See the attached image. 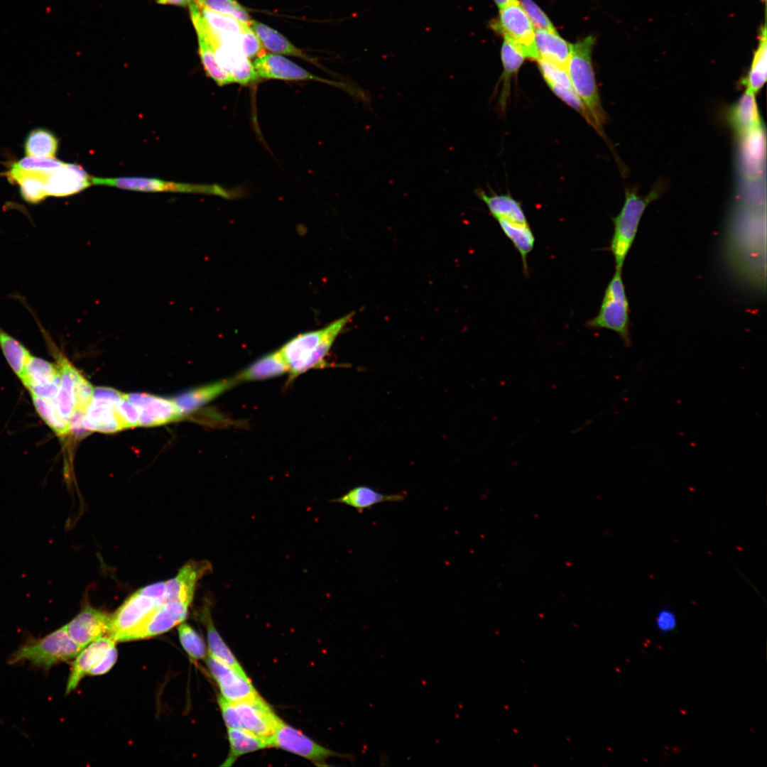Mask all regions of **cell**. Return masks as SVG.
I'll return each mask as SVG.
<instances>
[{
  "instance_id": "37",
  "label": "cell",
  "mask_w": 767,
  "mask_h": 767,
  "mask_svg": "<svg viewBox=\"0 0 767 767\" xmlns=\"http://www.w3.org/2000/svg\"><path fill=\"white\" fill-rule=\"evenodd\" d=\"M58 141L49 131L37 129L31 131L24 144L26 156L55 158Z\"/></svg>"
},
{
  "instance_id": "27",
  "label": "cell",
  "mask_w": 767,
  "mask_h": 767,
  "mask_svg": "<svg viewBox=\"0 0 767 767\" xmlns=\"http://www.w3.org/2000/svg\"><path fill=\"white\" fill-rule=\"evenodd\" d=\"M477 197L487 207L490 214L496 220L504 219L510 222L527 223V219L521 205L509 194H486L479 188L475 190Z\"/></svg>"
},
{
  "instance_id": "47",
  "label": "cell",
  "mask_w": 767,
  "mask_h": 767,
  "mask_svg": "<svg viewBox=\"0 0 767 767\" xmlns=\"http://www.w3.org/2000/svg\"><path fill=\"white\" fill-rule=\"evenodd\" d=\"M239 47L241 53L249 59L258 57L263 50L261 40L250 27L239 33Z\"/></svg>"
},
{
  "instance_id": "3",
  "label": "cell",
  "mask_w": 767,
  "mask_h": 767,
  "mask_svg": "<svg viewBox=\"0 0 767 767\" xmlns=\"http://www.w3.org/2000/svg\"><path fill=\"white\" fill-rule=\"evenodd\" d=\"M663 190L664 186L658 183L646 196L641 197L636 188L626 189L623 207L620 212L612 218L614 227L609 250L614 258L616 269H622L646 207L659 198Z\"/></svg>"
},
{
  "instance_id": "44",
  "label": "cell",
  "mask_w": 767,
  "mask_h": 767,
  "mask_svg": "<svg viewBox=\"0 0 767 767\" xmlns=\"http://www.w3.org/2000/svg\"><path fill=\"white\" fill-rule=\"evenodd\" d=\"M194 2L205 6L206 7L217 12L231 16L239 21L250 25L251 21L249 13L236 0H192Z\"/></svg>"
},
{
  "instance_id": "30",
  "label": "cell",
  "mask_w": 767,
  "mask_h": 767,
  "mask_svg": "<svg viewBox=\"0 0 767 767\" xmlns=\"http://www.w3.org/2000/svg\"><path fill=\"white\" fill-rule=\"evenodd\" d=\"M526 58L510 43L504 40L501 48L503 72L499 79L501 85L499 99L501 109H505L511 92V78L516 75Z\"/></svg>"
},
{
  "instance_id": "56",
  "label": "cell",
  "mask_w": 767,
  "mask_h": 767,
  "mask_svg": "<svg viewBox=\"0 0 767 767\" xmlns=\"http://www.w3.org/2000/svg\"><path fill=\"white\" fill-rule=\"evenodd\" d=\"M762 1H763V2H765V3H766V0H762Z\"/></svg>"
},
{
  "instance_id": "23",
  "label": "cell",
  "mask_w": 767,
  "mask_h": 767,
  "mask_svg": "<svg viewBox=\"0 0 767 767\" xmlns=\"http://www.w3.org/2000/svg\"><path fill=\"white\" fill-rule=\"evenodd\" d=\"M288 364L278 349L256 360L239 372L234 379L238 384L275 378L288 374Z\"/></svg>"
},
{
  "instance_id": "8",
  "label": "cell",
  "mask_w": 767,
  "mask_h": 767,
  "mask_svg": "<svg viewBox=\"0 0 767 767\" xmlns=\"http://www.w3.org/2000/svg\"><path fill=\"white\" fill-rule=\"evenodd\" d=\"M92 185H107L129 190L196 193L220 196L224 198L232 197V192L217 184H190L143 177H92Z\"/></svg>"
},
{
  "instance_id": "48",
  "label": "cell",
  "mask_w": 767,
  "mask_h": 767,
  "mask_svg": "<svg viewBox=\"0 0 767 767\" xmlns=\"http://www.w3.org/2000/svg\"><path fill=\"white\" fill-rule=\"evenodd\" d=\"M116 408L125 428L139 426L138 410L128 399L126 393H124L116 405Z\"/></svg>"
},
{
  "instance_id": "25",
  "label": "cell",
  "mask_w": 767,
  "mask_h": 767,
  "mask_svg": "<svg viewBox=\"0 0 767 767\" xmlns=\"http://www.w3.org/2000/svg\"><path fill=\"white\" fill-rule=\"evenodd\" d=\"M535 43L539 58L566 67L572 43L556 31L535 29Z\"/></svg>"
},
{
  "instance_id": "29",
  "label": "cell",
  "mask_w": 767,
  "mask_h": 767,
  "mask_svg": "<svg viewBox=\"0 0 767 767\" xmlns=\"http://www.w3.org/2000/svg\"><path fill=\"white\" fill-rule=\"evenodd\" d=\"M250 28L258 36L263 46L275 53L296 56L315 63L313 59L292 44L282 34L271 27L255 20H251Z\"/></svg>"
},
{
  "instance_id": "55",
  "label": "cell",
  "mask_w": 767,
  "mask_h": 767,
  "mask_svg": "<svg viewBox=\"0 0 767 767\" xmlns=\"http://www.w3.org/2000/svg\"><path fill=\"white\" fill-rule=\"evenodd\" d=\"M496 6L499 9L511 0H493Z\"/></svg>"
},
{
  "instance_id": "14",
  "label": "cell",
  "mask_w": 767,
  "mask_h": 767,
  "mask_svg": "<svg viewBox=\"0 0 767 767\" xmlns=\"http://www.w3.org/2000/svg\"><path fill=\"white\" fill-rule=\"evenodd\" d=\"M111 615L85 604L65 625L71 638L82 648L95 640L109 636Z\"/></svg>"
},
{
  "instance_id": "12",
  "label": "cell",
  "mask_w": 767,
  "mask_h": 767,
  "mask_svg": "<svg viewBox=\"0 0 767 767\" xmlns=\"http://www.w3.org/2000/svg\"><path fill=\"white\" fill-rule=\"evenodd\" d=\"M253 65L259 79L287 81L311 80L342 86V84L339 82L313 75L289 59L279 55L264 53L259 55L254 60Z\"/></svg>"
},
{
  "instance_id": "41",
  "label": "cell",
  "mask_w": 767,
  "mask_h": 767,
  "mask_svg": "<svg viewBox=\"0 0 767 767\" xmlns=\"http://www.w3.org/2000/svg\"><path fill=\"white\" fill-rule=\"evenodd\" d=\"M198 42L199 54L206 75L220 87L232 83V79L217 62L211 45L201 37H198Z\"/></svg>"
},
{
  "instance_id": "17",
  "label": "cell",
  "mask_w": 767,
  "mask_h": 767,
  "mask_svg": "<svg viewBox=\"0 0 767 767\" xmlns=\"http://www.w3.org/2000/svg\"><path fill=\"white\" fill-rule=\"evenodd\" d=\"M139 413V426H157L180 418L173 399L143 393L126 394Z\"/></svg>"
},
{
  "instance_id": "35",
  "label": "cell",
  "mask_w": 767,
  "mask_h": 767,
  "mask_svg": "<svg viewBox=\"0 0 767 767\" xmlns=\"http://www.w3.org/2000/svg\"><path fill=\"white\" fill-rule=\"evenodd\" d=\"M49 175L23 173L8 177V179L18 184L21 195L25 201L31 204H38L48 197L45 185Z\"/></svg>"
},
{
  "instance_id": "46",
  "label": "cell",
  "mask_w": 767,
  "mask_h": 767,
  "mask_svg": "<svg viewBox=\"0 0 767 767\" xmlns=\"http://www.w3.org/2000/svg\"><path fill=\"white\" fill-rule=\"evenodd\" d=\"M75 409L85 410L94 392L90 383L75 367L72 370Z\"/></svg>"
},
{
  "instance_id": "36",
  "label": "cell",
  "mask_w": 767,
  "mask_h": 767,
  "mask_svg": "<svg viewBox=\"0 0 767 767\" xmlns=\"http://www.w3.org/2000/svg\"><path fill=\"white\" fill-rule=\"evenodd\" d=\"M60 378V372L57 365L31 355L26 363L21 381L28 387L33 384H50Z\"/></svg>"
},
{
  "instance_id": "4",
  "label": "cell",
  "mask_w": 767,
  "mask_h": 767,
  "mask_svg": "<svg viewBox=\"0 0 767 767\" xmlns=\"http://www.w3.org/2000/svg\"><path fill=\"white\" fill-rule=\"evenodd\" d=\"M82 649L69 635L65 625L43 637L26 641L11 653L8 663L28 662L48 671L55 665L74 659Z\"/></svg>"
},
{
  "instance_id": "19",
  "label": "cell",
  "mask_w": 767,
  "mask_h": 767,
  "mask_svg": "<svg viewBox=\"0 0 767 767\" xmlns=\"http://www.w3.org/2000/svg\"><path fill=\"white\" fill-rule=\"evenodd\" d=\"M92 178L80 165L65 163L48 176L45 193L54 197L78 193L92 185Z\"/></svg>"
},
{
  "instance_id": "13",
  "label": "cell",
  "mask_w": 767,
  "mask_h": 767,
  "mask_svg": "<svg viewBox=\"0 0 767 767\" xmlns=\"http://www.w3.org/2000/svg\"><path fill=\"white\" fill-rule=\"evenodd\" d=\"M205 659L208 669L219 686L221 696L225 700L236 702L259 695L248 677L241 675L210 654Z\"/></svg>"
},
{
  "instance_id": "9",
  "label": "cell",
  "mask_w": 767,
  "mask_h": 767,
  "mask_svg": "<svg viewBox=\"0 0 767 767\" xmlns=\"http://www.w3.org/2000/svg\"><path fill=\"white\" fill-rule=\"evenodd\" d=\"M124 393L107 387L94 389L92 398L87 406L83 425L89 432L115 433L125 429L117 411L116 405Z\"/></svg>"
},
{
  "instance_id": "32",
  "label": "cell",
  "mask_w": 767,
  "mask_h": 767,
  "mask_svg": "<svg viewBox=\"0 0 767 767\" xmlns=\"http://www.w3.org/2000/svg\"><path fill=\"white\" fill-rule=\"evenodd\" d=\"M505 234L518 251L524 273H528L527 257L533 250L535 236L528 222L520 223L504 219L496 220Z\"/></svg>"
},
{
  "instance_id": "21",
  "label": "cell",
  "mask_w": 767,
  "mask_h": 767,
  "mask_svg": "<svg viewBox=\"0 0 767 767\" xmlns=\"http://www.w3.org/2000/svg\"><path fill=\"white\" fill-rule=\"evenodd\" d=\"M236 385V382L232 377L192 388L173 400L181 417L197 410Z\"/></svg>"
},
{
  "instance_id": "18",
  "label": "cell",
  "mask_w": 767,
  "mask_h": 767,
  "mask_svg": "<svg viewBox=\"0 0 767 767\" xmlns=\"http://www.w3.org/2000/svg\"><path fill=\"white\" fill-rule=\"evenodd\" d=\"M211 570L210 562L205 560L187 562L175 577L165 582V601L178 600L190 605L197 582Z\"/></svg>"
},
{
  "instance_id": "20",
  "label": "cell",
  "mask_w": 767,
  "mask_h": 767,
  "mask_svg": "<svg viewBox=\"0 0 767 767\" xmlns=\"http://www.w3.org/2000/svg\"><path fill=\"white\" fill-rule=\"evenodd\" d=\"M115 643L110 636H103L90 643L79 652L72 663L66 685V695L76 689L80 680L88 675L106 653L115 646Z\"/></svg>"
},
{
  "instance_id": "33",
  "label": "cell",
  "mask_w": 767,
  "mask_h": 767,
  "mask_svg": "<svg viewBox=\"0 0 767 767\" xmlns=\"http://www.w3.org/2000/svg\"><path fill=\"white\" fill-rule=\"evenodd\" d=\"M202 619L206 625L210 654L235 670L241 675L247 677L236 658L216 630L210 617L209 607H204L202 612Z\"/></svg>"
},
{
  "instance_id": "42",
  "label": "cell",
  "mask_w": 767,
  "mask_h": 767,
  "mask_svg": "<svg viewBox=\"0 0 767 767\" xmlns=\"http://www.w3.org/2000/svg\"><path fill=\"white\" fill-rule=\"evenodd\" d=\"M180 643L188 654L195 660L206 658V646L200 635L188 624H182L178 627Z\"/></svg>"
},
{
  "instance_id": "11",
  "label": "cell",
  "mask_w": 767,
  "mask_h": 767,
  "mask_svg": "<svg viewBox=\"0 0 767 767\" xmlns=\"http://www.w3.org/2000/svg\"><path fill=\"white\" fill-rule=\"evenodd\" d=\"M269 748L281 749L304 757L317 766H325L327 758L337 754L315 743L282 719L273 734L267 738Z\"/></svg>"
},
{
  "instance_id": "1",
  "label": "cell",
  "mask_w": 767,
  "mask_h": 767,
  "mask_svg": "<svg viewBox=\"0 0 767 767\" xmlns=\"http://www.w3.org/2000/svg\"><path fill=\"white\" fill-rule=\"evenodd\" d=\"M353 315L350 312L322 329L301 333L279 349L288 364L290 381L326 364L325 357Z\"/></svg>"
},
{
  "instance_id": "24",
  "label": "cell",
  "mask_w": 767,
  "mask_h": 767,
  "mask_svg": "<svg viewBox=\"0 0 767 767\" xmlns=\"http://www.w3.org/2000/svg\"><path fill=\"white\" fill-rule=\"evenodd\" d=\"M406 495L402 493L386 494L379 492L371 486L360 485L351 489L342 496L331 500V501L345 504L354 508L359 513H362L378 504L401 502L404 501Z\"/></svg>"
},
{
  "instance_id": "10",
  "label": "cell",
  "mask_w": 767,
  "mask_h": 767,
  "mask_svg": "<svg viewBox=\"0 0 767 767\" xmlns=\"http://www.w3.org/2000/svg\"><path fill=\"white\" fill-rule=\"evenodd\" d=\"M198 37L204 38L211 45L217 62L233 82L247 85L259 80L249 59L241 53L222 44L216 31L207 23L202 26Z\"/></svg>"
},
{
  "instance_id": "16",
  "label": "cell",
  "mask_w": 767,
  "mask_h": 767,
  "mask_svg": "<svg viewBox=\"0 0 767 767\" xmlns=\"http://www.w3.org/2000/svg\"><path fill=\"white\" fill-rule=\"evenodd\" d=\"M189 606L181 601H165L147 617L129 641L147 638L169 631L186 619Z\"/></svg>"
},
{
  "instance_id": "22",
  "label": "cell",
  "mask_w": 767,
  "mask_h": 767,
  "mask_svg": "<svg viewBox=\"0 0 767 767\" xmlns=\"http://www.w3.org/2000/svg\"><path fill=\"white\" fill-rule=\"evenodd\" d=\"M728 120L739 137L762 128V121L755 94L745 91L740 99L729 109Z\"/></svg>"
},
{
  "instance_id": "49",
  "label": "cell",
  "mask_w": 767,
  "mask_h": 767,
  "mask_svg": "<svg viewBox=\"0 0 767 767\" xmlns=\"http://www.w3.org/2000/svg\"><path fill=\"white\" fill-rule=\"evenodd\" d=\"M218 703L222 711L223 719L228 729H244L233 702H229L220 696L218 698Z\"/></svg>"
},
{
  "instance_id": "50",
  "label": "cell",
  "mask_w": 767,
  "mask_h": 767,
  "mask_svg": "<svg viewBox=\"0 0 767 767\" xmlns=\"http://www.w3.org/2000/svg\"><path fill=\"white\" fill-rule=\"evenodd\" d=\"M655 622L658 629L662 633H669L677 626L676 614L669 608L660 609L656 614Z\"/></svg>"
},
{
  "instance_id": "34",
  "label": "cell",
  "mask_w": 767,
  "mask_h": 767,
  "mask_svg": "<svg viewBox=\"0 0 767 767\" xmlns=\"http://www.w3.org/2000/svg\"><path fill=\"white\" fill-rule=\"evenodd\" d=\"M0 347L11 369L21 381L26 363L31 356L29 351L17 339L0 327Z\"/></svg>"
},
{
  "instance_id": "5",
  "label": "cell",
  "mask_w": 767,
  "mask_h": 767,
  "mask_svg": "<svg viewBox=\"0 0 767 767\" xmlns=\"http://www.w3.org/2000/svg\"><path fill=\"white\" fill-rule=\"evenodd\" d=\"M165 601V582L138 589L111 615L109 636L116 642L129 641L130 636Z\"/></svg>"
},
{
  "instance_id": "6",
  "label": "cell",
  "mask_w": 767,
  "mask_h": 767,
  "mask_svg": "<svg viewBox=\"0 0 767 767\" xmlns=\"http://www.w3.org/2000/svg\"><path fill=\"white\" fill-rule=\"evenodd\" d=\"M629 304L622 280L621 270L616 269L608 283L598 314L586 322L590 330L614 331L625 347L631 345Z\"/></svg>"
},
{
  "instance_id": "7",
  "label": "cell",
  "mask_w": 767,
  "mask_h": 767,
  "mask_svg": "<svg viewBox=\"0 0 767 767\" xmlns=\"http://www.w3.org/2000/svg\"><path fill=\"white\" fill-rule=\"evenodd\" d=\"M489 26L526 59L535 61L538 59L535 28L518 0H511L499 8L498 17L490 21Z\"/></svg>"
},
{
  "instance_id": "40",
  "label": "cell",
  "mask_w": 767,
  "mask_h": 767,
  "mask_svg": "<svg viewBox=\"0 0 767 767\" xmlns=\"http://www.w3.org/2000/svg\"><path fill=\"white\" fill-rule=\"evenodd\" d=\"M194 3L197 6L202 17L208 25L219 33H239L250 27L249 25L244 23L231 16L217 12L205 6L195 2Z\"/></svg>"
},
{
  "instance_id": "45",
  "label": "cell",
  "mask_w": 767,
  "mask_h": 767,
  "mask_svg": "<svg viewBox=\"0 0 767 767\" xmlns=\"http://www.w3.org/2000/svg\"><path fill=\"white\" fill-rule=\"evenodd\" d=\"M535 29L556 31L548 15L533 0H518Z\"/></svg>"
},
{
  "instance_id": "28",
  "label": "cell",
  "mask_w": 767,
  "mask_h": 767,
  "mask_svg": "<svg viewBox=\"0 0 767 767\" xmlns=\"http://www.w3.org/2000/svg\"><path fill=\"white\" fill-rule=\"evenodd\" d=\"M53 352L57 357L58 366L60 372V386L55 403L62 417L69 422L75 409L74 381L72 370L74 366L69 361L54 347Z\"/></svg>"
},
{
  "instance_id": "53",
  "label": "cell",
  "mask_w": 767,
  "mask_h": 767,
  "mask_svg": "<svg viewBox=\"0 0 767 767\" xmlns=\"http://www.w3.org/2000/svg\"><path fill=\"white\" fill-rule=\"evenodd\" d=\"M85 410L75 409L69 419L70 433L76 437H82L89 433L83 425V416Z\"/></svg>"
},
{
  "instance_id": "52",
  "label": "cell",
  "mask_w": 767,
  "mask_h": 767,
  "mask_svg": "<svg viewBox=\"0 0 767 767\" xmlns=\"http://www.w3.org/2000/svg\"><path fill=\"white\" fill-rule=\"evenodd\" d=\"M117 659V651L115 646L111 647L102 659L94 665L88 675H100L108 672Z\"/></svg>"
},
{
  "instance_id": "54",
  "label": "cell",
  "mask_w": 767,
  "mask_h": 767,
  "mask_svg": "<svg viewBox=\"0 0 767 767\" xmlns=\"http://www.w3.org/2000/svg\"><path fill=\"white\" fill-rule=\"evenodd\" d=\"M158 3L163 4H173L178 6L188 5L190 0H157Z\"/></svg>"
},
{
  "instance_id": "39",
  "label": "cell",
  "mask_w": 767,
  "mask_h": 767,
  "mask_svg": "<svg viewBox=\"0 0 767 767\" xmlns=\"http://www.w3.org/2000/svg\"><path fill=\"white\" fill-rule=\"evenodd\" d=\"M65 164V163L55 158L26 156L13 163L6 175L8 178L23 173L50 174Z\"/></svg>"
},
{
  "instance_id": "51",
  "label": "cell",
  "mask_w": 767,
  "mask_h": 767,
  "mask_svg": "<svg viewBox=\"0 0 767 767\" xmlns=\"http://www.w3.org/2000/svg\"><path fill=\"white\" fill-rule=\"evenodd\" d=\"M60 386V378L52 383L45 384H33L26 387L30 393L50 401H55Z\"/></svg>"
},
{
  "instance_id": "31",
  "label": "cell",
  "mask_w": 767,
  "mask_h": 767,
  "mask_svg": "<svg viewBox=\"0 0 767 767\" xmlns=\"http://www.w3.org/2000/svg\"><path fill=\"white\" fill-rule=\"evenodd\" d=\"M230 751L223 766H230L235 760L246 754L269 748L267 738L254 734L247 730L228 729Z\"/></svg>"
},
{
  "instance_id": "38",
  "label": "cell",
  "mask_w": 767,
  "mask_h": 767,
  "mask_svg": "<svg viewBox=\"0 0 767 767\" xmlns=\"http://www.w3.org/2000/svg\"><path fill=\"white\" fill-rule=\"evenodd\" d=\"M30 393L37 413L47 425L59 437H65L69 434V422L62 417L55 401L43 398L33 393Z\"/></svg>"
},
{
  "instance_id": "26",
  "label": "cell",
  "mask_w": 767,
  "mask_h": 767,
  "mask_svg": "<svg viewBox=\"0 0 767 767\" xmlns=\"http://www.w3.org/2000/svg\"><path fill=\"white\" fill-rule=\"evenodd\" d=\"M767 77V33L766 18L759 28L758 45L754 50L747 75L741 80L745 91L756 94L763 87Z\"/></svg>"
},
{
  "instance_id": "43",
  "label": "cell",
  "mask_w": 767,
  "mask_h": 767,
  "mask_svg": "<svg viewBox=\"0 0 767 767\" xmlns=\"http://www.w3.org/2000/svg\"><path fill=\"white\" fill-rule=\"evenodd\" d=\"M536 62L539 71L548 86L557 85L573 89L566 67L540 58H538Z\"/></svg>"
},
{
  "instance_id": "2",
  "label": "cell",
  "mask_w": 767,
  "mask_h": 767,
  "mask_svg": "<svg viewBox=\"0 0 767 767\" xmlns=\"http://www.w3.org/2000/svg\"><path fill=\"white\" fill-rule=\"evenodd\" d=\"M595 42L593 36H588L572 44L566 69L573 89L585 109L587 122L604 136L607 116L602 105L592 63Z\"/></svg>"
},
{
  "instance_id": "15",
  "label": "cell",
  "mask_w": 767,
  "mask_h": 767,
  "mask_svg": "<svg viewBox=\"0 0 767 767\" xmlns=\"http://www.w3.org/2000/svg\"><path fill=\"white\" fill-rule=\"evenodd\" d=\"M233 704L244 729L258 736L269 737L281 720L259 695Z\"/></svg>"
}]
</instances>
